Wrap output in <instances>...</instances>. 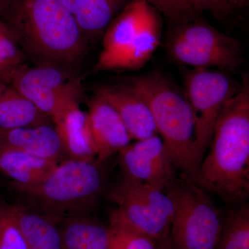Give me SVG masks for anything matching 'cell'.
I'll return each instance as SVG.
<instances>
[{"label":"cell","instance_id":"4316f807","mask_svg":"<svg viewBox=\"0 0 249 249\" xmlns=\"http://www.w3.org/2000/svg\"><path fill=\"white\" fill-rule=\"evenodd\" d=\"M193 2L198 14L201 16L209 12L218 21L225 20L234 11L229 0H193Z\"/></svg>","mask_w":249,"mask_h":249},{"label":"cell","instance_id":"30bf717a","mask_svg":"<svg viewBox=\"0 0 249 249\" xmlns=\"http://www.w3.org/2000/svg\"><path fill=\"white\" fill-rule=\"evenodd\" d=\"M118 163L125 176L163 192L176 177V168L158 134L130 142L118 153Z\"/></svg>","mask_w":249,"mask_h":249},{"label":"cell","instance_id":"7a4b0ae2","mask_svg":"<svg viewBox=\"0 0 249 249\" xmlns=\"http://www.w3.org/2000/svg\"><path fill=\"white\" fill-rule=\"evenodd\" d=\"M211 149L195 182L231 206L247 203L249 196V81L219 116Z\"/></svg>","mask_w":249,"mask_h":249},{"label":"cell","instance_id":"cb8c5ba5","mask_svg":"<svg viewBox=\"0 0 249 249\" xmlns=\"http://www.w3.org/2000/svg\"><path fill=\"white\" fill-rule=\"evenodd\" d=\"M168 20L170 26L177 25L201 18L193 0H145Z\"/></svg>","mask_w":249,"mask_h":249},{"label":"cell","instance_id":"2e32d148","mask_svg":"<svg viewBox=\"0 0 249 249\" xmlns=\"http://www.w3.org/2000/svg\"><path fill=\"white\" fill-rule=\"evenodd\" d=\"M162 29L163 22L160 14L151 6L133 42L108 65L106 71L142 68L158 48Z\"/></svg>","mask_w":249,"mask_h":249},{"label":"cell","instance_id":"9a60e30c","mask_svg":"<svg viewBox=\"0 0 249 249\" xmlns=\"http://www.w3.org/2000/svg\"><path fill=\"white\" fill-rule=\"evenodd\" d=\"M132 0H61L88 42H96Z\"/></svg>","mask_w":249,"mask_h":249},{"label":"cell","instance_id":"f546056e","mask_svg":"<svg viewBox=\"0 0 249 249\" xmlns=\"http://www.w3.org/2000/svg\"><path fill=\"white\" fill-rule=\"evenodd\" d=\"M10 1H11V0H0V14L2 12L3 10L7 6Z\"/></svg>","mask_w":249,"mask_h":249},{"label":"cell","instance_id":"3957f363","mask_svg":"<svg viewBox=\"0 0 249 249\" xmlns=\"http://www.w3.org/2000/svg\"><path fill=\"white\" fill-rule=\"evenodd\" d=\"M121 83L147 103L170 161L195 181L202 160L198 153L194 120L184 93L159 72L130 76Z\"/></svg>","mask_w":249,"mask_h":249},{"label":"cell","instance_id":"5b68a950","mask_svg":"<svg viewBox=\"0 0 249 249\" xmlns=\"http://www.w3.org/2000/svg\"><path fill=\"white\" fill-rule=\"evenodd\" d=\"M165 193L173 203L169 237L174 248L215 249L223 214L206 191L180 173Z\"/></svg>","mask_w":249,"mask_h":249},{"label":"cell","instance_id":"d4e9b609","mask_svg":"<svg viewBox=\"0 0 249 249\" xmlns=\"http://www.w3.org/2000/svg\"><path fill=\"white\" fill-rule=\"evenodd\" d=\"M157 241L138 232L109 226L107 249H155Z\"/></svg>","mask_w":249,"mask_h":249},{"label":"cell","instance_id":"ba28073f","mask_svg":"<svg viewBox=\"0 0 249 249\" xmlns=\"http://www.w3.org/2000/svg\"><path fill=\"white\" fill-rule=\"evenodd\" d=\"M185 96L194 120L198 153L201 160L211 145L219 116L240 91L227 74L210 69H184Z\"/></svg>","mask_w":249,"mask_h":249},{"label":"cell","instance_id":"4fadbf2b","mask_svg":"<svg viewBox=\"0 0 249 249\" xmlns=\"http://www.w3.org/2000/svg\"><path fill=\"white\" fill-rule=\"evenodd\" d=\"M94 94L107 101L117 111L131 139L142 140L158 134L147 103L124 85H102L95 89Z\"/></svg>","mask_w":249,"mask_h":249},{"label":"cell","instance_id":"83f0119b","mask_svg":"<svg viewBox=\"0 0 249 249\" xmlns=\"http://www.w3.org/2000/svg\"><path fill=\"white\" fill-rule=\"evenodd\" d=\"M155 249H175L169 236L163 240L157 241Z\"/></svg>","mask_w":249,"mask_h":249},{"label":"cell","instance_id":"603a6c76","mask_svg":"<svg viewBox=\"0 0 249 249\" xmlns=\"http://www.w3.org/2000/svg\"><path fill=\"white\" fill-rule=\"evenodd\" d=\"M27 61L12 31L0 20V80L5 83L16 69L27 64Z\"/></svg>","mask_w":249,"mask_h":249},{"label":"cell","instance_id":"ac0fdd59","mask_svg":"<svg viewBox=\"0 0 249 249\" xmlns=\"http://www.w3.org/2000/svg\"><path fill=\"white\" fill-rule=\"evenodd\" d=\"M8 205L28 249H62L58 222L23 205Z\"/></svg>","mask_w":249,"mask_h":249},{"label":"cell","instance_id":"7402d4cb","mask_svg":"<svg viewBox=\"0 0 249 249\" xmlns=\"http://www.w3.org/2000/svg\"><path fill=\"white\" fill-rule=\"evenodd\" d=\"M215 249H249V206H231L223 214Z\"/></svg>","mask_w":249,"mask_h":249},{"label":"cell","instance_id":"9c48e42d","mask_svg":"<svg viewBox=\"0 0 249 249\" xmlns=\"http://www.w3.org/2000/svg\"><path fill=\"white\" fill-rule=\"evenodd\" d=\"M5 83L55 122L83 98L78 72L54 67H18Z\"/></svg>","mask_w":249,"mask_h":249},{"label":"cell","instance_id":"277c9868","mask_svg":"<svg viewBox=\"0 0 249 249\" xmlns=\"http://www.w3.org/2000/svg\"><path fill=\"white\" fill-rule=\"evenodd\" d=\"M103 163L96 160H67L42 181L29 186L13 184L39 212L56 222L89 216L106 185Z\"/></svg>","mask_w":249,"mask_h":249},{"label":"cell","instance_id":"52a82bcc","mask_svg":"<svg viewBox=\"0 0 249 249\" xmlns=\"http://www.w3.org/2000/svg\"><path fill=\"white\" fill-rule=\"evenodd\" d=\"M165 47L174 62L193 68L217 67L233 71L243 61L240 42L201 18L170 26Z\"/></svg>","mask_w":249,"mask_h":249},{"label":"cell","instance_id":"484cf974","mask_svg":"<svg viewBox=\"0 0 249 249\" xmlns=\"http://www.w3.org/2000/svg\"><path fill=\"white\" fill-rule=\"evenodd\" d=\"M8 204L0 199V249H29Z\"/></svg>","mask_w":249,"mask_h":249},{"label":"cell","instance_id":"5bb4252c","mask_svg":"<svg viewBox=\"0 0 249 249\" xmlns=\"http://www.w3.org/2000/svg\"><path fill=\"white\" fill-rule=\"evenodd\" d=\"M0 148L61 162L70 160L54 124L0 131Z\"/></svg>","mask_w":249,"mask_h":249},{"label":"cell","instance_id":"44dd1931","mask_svg":"<svg viewBox=\"0 0 249 249\" xmlns=\"http://www.w3.org/2000/svg\"><path fill=\"white\" fill-rule=\"evenodd\" d=\"M62 249H107L109 227L89 216L58 222Z\"/></svg>","mask_w":249,"mask_h":249},{"label":"cell","instance_id":"7c38bea8","mask_svg":"<svg viewBox=\"0 0 249 249\" xmlns=\"http://www.w3.org/2000/svg\"><path fill=\"white\" fill-rule=\"evenodd\" d=\"M150 6L145 0H132L113 19L103 34V50L93 73L106 71L108 65L130 45Z\"/></svg>","mask_w":249,"mask_h":249},{"label":"cell","instance_id":"ffe728a7","mask_svg":"<svg viewBox=\"0 0 249 249\" xmlns=\"http://www.w3.org/2000/svg\"><path fill=\"white\" fill-rule=\"evenodd\" d=\"M60 162L25 152L0 148V172L13 184L29 186L42 181Z\"/></svg>","mask_w":249,"mask_h":249},{"label":"cell","instance_id":"f1b7e54d","mask_svg":"<svg viewBox=\"0 0 249 249\" xmlns=\"http://www.w3.org/2000/svg\"><path fill=\"white\" fill-rule=\"evenodd\" d=\"M232 9H240L248 4L249 0H229Z\"/></svg>","mask_w":249,"mask_h":249},{"label":"cell","instance_id":"d6986e66","mask_svg":"<svg viewBox=\"0 0 249 249\" xmlns=\"http://www.w3.org/2000/svg\"><path fill=\"white\" fill-rule=\"evenodd\" d=\"M54 124L47 114L14 88L0 80V131Z\"/></svg>","mask_w":249,"mask_h":249},{"label":"cell","instance_id":"6da1fadb","mask_svg":"<svg viewBox=\"0 0 249 249\" xmlns=\"http://www.w3.org/2000/svg\"><path fill=\"white\" fill-rule=\"evenodd\" d=\"M0 14L34 66L78 72L88 42L61 0H11Z\"/></svg>","mask_w":249,"mask_h":249},{"label":"cell","instance_id":"8fae6325","mask_svg":"<svg viewBox=\"0 0 249 249\" xmlns=\"http://www.w3.org/2000/svg\"><path fill=\"white\" fill-rule=\"evenodd\" d=\"M88 107L96 160L103 163L132 139L117 111L107 101L94 94L88 100Z\"/></svg>","mask_w":249,"mask_h":249},{"label":"cell","instance_id":"e0dca14e","mask_svg":"<svg viewBox=\"0 0 249 249\" xmlns=\"http://www.w3.org/2000/svg\"><path fill=\"white\" fill-rule=\"evenodd\" d=\"M54 126L70 160H96L88 112L82 110L79 104L68 109Z\"/></svg>","mask_w":249,"mask_h":249},{"label":"cell","instance_id":"8992f818","mask_svg":"<svg viewBox=\"0 0 249 249\" xmlns=\"http://www.w3.org/2000/svg\"><path fill=\"white\" fill-rule=\"evenodd\" d=\"M116 204L109 213V226L138 232L158 241L169 236L173 203L165 192L124 175L111 188Z\"/></svg>","mask_w":249,"mask_h":249}]
</instances>
